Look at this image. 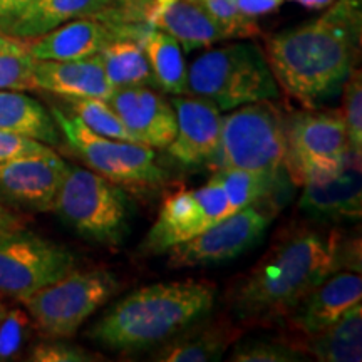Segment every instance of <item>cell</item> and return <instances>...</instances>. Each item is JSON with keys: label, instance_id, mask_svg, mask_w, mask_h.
Segmentation results:
<instances>
[{"label": "cell", "instance_id": "6da1fadb", "mask_svg": "<svg viewBox=\"0 0 362 362\" xmlns=\"http://www.w3.org/2000/svg\"><path fill=\"white\" fill-rule=\"evenodd\" d=\"M362 0H334L322 16L265 40V56L288 96L307 107L334 98L361 52Z\"/></svg>", "mask_w": 362, "mask_h": 362}, {"label": "cell", "instance_id": "7a4b0ae2", "mask_svg": "<svg viewBox=\"0 0 362 362\" xmlns=\"http://www.w3.org/2000/svg\"><path fill=\"white\" fill-rule=\"evenodd\" d=\"M346 250L337 233L325 237L310 228L282 233L228 291L232 319L242 325L287 319L307 293L341 270Z\"/></svg>", "mask_w": 362, "mask_h": 362}, {"label": "cell", "instance_id": "3957f363", "mask_svg": "<svg viewBox=\"0 0 362 362\" xmlns=\"http://www.w3.org/2000/svg\"><path fill=\"white\" fill-rule=\"evenodd\" d=\"M215 298L216 287L205 280L146 285L112 304L86 337L112 351L151 349L206 317Z\"/></svg>", "mask_w": 362, "mask_h": 362}, {"label": "cell", "instance_id": "277c9868", "mask_svg": "<svg viewBox=\"0 0 362 362\" xmlns=\"http://www.w3.org/2000/svg\"><path fill=\"white\" fill-rule=\"evenodd\" d=\"M187 94L232 111L243 104L280 98V86L257 44L237 42L202 54L188 67Z\"/></svg>", "mask_w": 362, "mask_h": 362}, {"label": "cell", "instance_id": "5b68a950", "mask_svg": "<svg viewBox=\"0 0 362 362\" xmlns=\"http://www.w3.org/2000/svg\"><path fill=\"white\" fill-rule=\"evenodd\" d=\"M52 210L81 237L103 245H119L128 233V198L96 171L71 166Z\"/></svg>", "mask_w": 362, "mask_h": 362}, {"label": "cell", "instance_id": "8992f818", "mask_svg": "<svg viewBox=\"0 0 362 362\" xmlns=\"http://www.w3.org/2000/svg\"><path fill=\"white\" fill-rule=\"evenodd\" d=\"M287 156V129L277 107L259 101L235 107L221 116L215 170L238 168L280 173Z\"/></svg>", "mask_w": 362, "mask_h": 362}, {"label": "cell", "instance_id": "52a82bcc", "mask_svg": "<svg viewBox=\"0 0 362 362\" xmlns=\"http://www.w3.org/2000/svg\"><path fill=\"white\" fill-rule=\"evenodd\" d=\"M119 287V280L110 270L76 269L21 302L40 332L47 337L66 339L74 336Z\"/></svg>", "mask_w": 362, "mask_h": 362}, {"label": "cell", "instance_id": "ba28073f", "mask_svg": "<svg viewBox=\"0 0 362 362\" xmlns=\"http://www.w3.org/2000/svg\"><path fill=\"white\" fill-rule=\"evenodd\" d=\"M51 115L66 143L89 170L119 187L156 188L165 183V171L158 166L153 148L94 133L78 116L56 106Z\"/></svg>", "mask_w": 362, "mask_h": 362}, {"label": "cell", "instance_id": "9c48e42d", "mask_svg": "<svg viewBox=\"0 0 362 362\" xmlns=\"http://www.w3.org/2000/svg\"><path fill=\"white\" fill-rule=\"evenodd\" d=\"M78 269L69 248L24 228L0 233V293L22 300Z\"/></svg>", "mask_w": 362, "mask_h": 362}, {"label": "cell", "instance_id": "30bf717a", "mask_svg": "<svg viewBox=\"0 0 362 362\" xmlns=\"http://www.w3.org/2000/svg\"><path fill=\"white\" fill-rule=\"evenodd\" d=\"M285 166L298 185L337 173L349 160L346 124L337 112H304L285 126Z\"/></svg>", "mask_w": 362, "mask_h": 362}, {"label": "cell", "instance_id": "8fae6325", "mask_svg": "<svg viewBox=\"0 0 362 362\" xmlns=\"http://www.w3.org/2000/svg\"><path fill=\"white\" fill-rule=\"evenodd\" d=\"M228 215H232V208L225 192L218 183L210 180L205 187L180 192L163 203L156 221L139 248L144 253L161 255Z\"/></svg>", "mask_w": 362, "mask_h": 362}, {"label": "cell", "instance_id": "7c38bea8", "mask_svg": "<svg viewBox=\"0 0 362 362\" xmlns=\"http://www.w3.org/2000/svg\"><path fill=\"white\" fill-rule=\"evenodd\" d=\"M270 221L272 215L265 210H259L257 205L235 211L205 232L166 252L168 267L197 269L237 259L264 238Z\"/></svg>", "mask_w": 362, "mask_h": 362}, {"label": "cell", "instance_id": "4fadbf2b", "mask_svg": "<svg viewBox=\"0 0 362 362\" xmlns=\"http://www.w3.org/2000/svg\"><path fill=\"white\" fill-rule=\"evenodd\" d=\"M69 165L57 156L34 155L0 163V203L29 211H51Z\"/></svg>", "mask_w": 362, "mask_h": 362}, {"label": "cell", "instance_id": "5bb4252c", "mask_svg": "<svg viewBox=\"0 0 362 362\" xmlns=\"http://www.w3.org/2000/svg\"><path fill=\"white\" fill-rule=\"evenodd\" d=\"M176 115V134L168 155L185 166L211 163L218 149L221 111L214 103L198 96L181 94L170 99Z\"/></svg>", "mask_w": 362, "mask_h": 362}, {"label": "cell", "instance_id": "9a60e30c", "mask_svg": "<svg viewBox=\"0 0 362 362\" xmlns=\"http://www.w3.org/2000/svg\"><path fill=\"white\" fill-rule=\"evenodd\" d=\"M138 143L165 149L176 134L173 104L146 86L115 89L107 99Z\"/></svg>", "mask_w": 362, "mask_h": 362}, {"label": "cell", "instance_id": "2e32d148", "mask_svg": "<svg viewBox=\"0 0 362 362\" xmlns=\"http://www.w3.org/2000/svg\"><path fill=\"white\" fill-rule=\"evenodd\" d=\"M298 208L319 221H359L362 215L361 158L352 155L337 173L302 185Z\"/></svg>", "mask_w": 362, "mask_h": 362}, {"label": "cell", "instance_id": "e0dca14e", "mask_svg": "<svg viewBox=\"0 0 362 362\" xmlns=\"http://www.w3.org/2000/svg\"><path fill=\"white\" fill-rule=\"evenodd\" d=\"M141 7L139 19L170 34L187 52L226 40L221 27L200 0H146Z\"/></svg>", "mask_w": 362, "mask_h": 362}, {"label": "cell", "instance_id": "ac0fdd59", "mask_svg": "<svg viewBox=\"0 0 362 362\" xmlns=\"http://www.w3.org/2000/svg\"><path fill=\"white\" fill-rule=\"evenodd\" d=\"M131 27H117L94 17H83L27 39L35 61H78L96 56L112 40L128 34Z\"/></svg>", "mask_w": 362, "mask_h": 362}, {"label": "cell", "instance_id": "d6986e66", "mask_svg": "<svg viewBox=\"0 0 362 362\" xmlns=\"http://www.w3.org/2000/svg\"><path fill=\"white\" fill-rule=\"evenodd\" d=\"M362 298L359 272H334L298 302L285 320L304 336L320 332L334 324L349 307Z\"/></svg>", "mask_w": 362, "mask_h": 362}, {"label": "cell", "instance_id": "ffe728a7", "mask_svg": "<svg viewBox=\"0 0 362 362\" xmlns=\"http://www.w3.org/2000/svg\"><path fill=\"white\" fill-rule=\"evenodd\" d=\"M34 86L66 101L89 98L107 101L115 93L98 54L78 61H35Z\"/></svg>", "mask_w": 362, "mask_h": 362}, {"label": "cell", "instance_id": "44dd1931", "mask_svg": "<svg viewBox=\"0 0 362 362\" xmlns=\"http://www.w3.org/2000/svg\"><path fill=\"white\" fill-rule=\"evenodd\" d=\"M242 336V329L232 319L208 320V315L168 339L153 354L161 362L220 361Z\"/></svg>", "mask_w": 362, "mask_h": 362}, {"label": "cell", "instance_id": "7402d4cb", "mask_svg": "<svg viewBox=\"0 0 362 362\" xmlns=\"http://www.w3.org/2000/svg\"><path fill=\"white\" fill-rule=\"evenodd\" d=\"M0 129L25 136L35 141L54 146L61 141V129L37 99L22 90H0Z\"/></svg>", "mask_w": 362, "mask_h": 362}, {"label": "cell", "instance_id": "603a6c76", "mask_svg": "<svg viewBox=\"0 0 362 362\" xmlns=\"http://www.w3.org/2000/svg\"><path fill=\"white\" fill-rule=\"evenodd\" d=\"M300 351L322 362H359L362 359L361 302L349 307L329 327L304 336Z\"/></svg>", "mask_w": 362, "mask_h": 362}, {"label": "cell", "instance_id": "cb8c5ba5", "mask_svg": "<svg viewBox=\"0 0 362 362\" xmlns=\"http://www.w3.org/2000/svg\"><path fill=\"white\" fill-rule=\"evenodd\" d=\"M138 40L148 57L155 88L171 96L187 94L188 67L178 40L146 24L139 29Z\"/></svg>", "mask_w": 362, "mask_h": 362}, {"label": "cell", "instance_id": "d4e9b609", "mask_svg": "<svg viewBox=\"0 0 362 362\" xmlns=\"http://www.w3.org/2000/svg\"><path fill=\"white\" fill-rule=\"evenodd\" d=\"M112 0H37L13 22L7 34L19 39L39 37L56 27L106 11Z\"/></svg>", "mask_w": 362, "mask_h": 362}, {"label": "cell", "instance_id": "484cf974", "mask_svg": "<svg viewBox=\"0 0 362 362\" xmlns=\"http://www.w3.org/2000/svg\"><path fill=\"white\" fill-rule=\"evenodd\" d=\"M139 29L141 27L131 29L128 34L115 39L98 54L106 78L115 89L133 88V86L155 88L148 57L138 40Z\"/></svg>", "mask_w": 362, "mask_h": 362}, {"label": "cell", "instance_id": "4316f807", "mask_svg": "<svg viewBox=\"0 0 362 362\" xmlns=\"http://www.w3.org/2000/svg\"><path fill=\"white\" fill-rule=\"evenodd\" d=\"M226 194L232 214L270 197L277 187L279 173L269 171H252L238 168H218L211 176Z\"/></svg>", "mask_w": 362, "mask_h": 362}, {"label": "cell", "instance_id": "83f0119b", "mask_svg": "<svg viewBox=\"0 0 362 362\" xmlns=\"http://www.w3.org/2000/svg\"><path fill=\"white\" fill-rule=\"evenodd\" d=\"M34 66L27 39L0 33V90L34 89Z\"/></svg>", "mask_w": 362, "mask_h": 362}, {"label": "cell", "instance_id": "f1b7e54d", "mask_svg": "<svg viewBox=\"0 0 362 362\" xmlns=\"http://www.w3.org/2000/svg\"><path fill=\"white\" fill-rule=\"evenodd\" d=\"M69 103L72 115L78 116L94 133L106 136V138L138 143L121 121V117L117 116V112L112 110L111 104L104 99H69Z\"/></svg>", "mask_w": 362, "mask_h": 362}, {"label": "cell", "instance_id": "f546056e", "mask_svg": "<svg viewBox=\"0 0 362 362\" xmlns=\"http://www.w3.org/2000/svg\"><path fill=\"white\" fill-rule=\"evenodd\" d=\"M304 359V352L297 346L269 337L237 341L230 354V361L235 362H297Z\"/></svg>", "mask_w": 362, "mask_h": 362}, {"label": "cell", "instance_id": "4dcf8cb0", "mask_svg": "<svg viewBox=\"0 0 362 362\" xmlns=\"http://www.w3.org/2000/svg\"><path fill=\"white\" fill-rule=\"evenodd\" d=\"M221 27L226 39H248L260 34L257 19L240 11L235 0H200Z\"/></svg>", "mask_w": 362, "mask_h": 362}, {"label": "cell", "instance_id": "1f68e13d", "mask_svg": "<svg viewBox=\"0 0 362 362\" xmlns=\"http://www.w3.org/2000/svg\"><path fill=\"white\" fill-rule=\"evenodd\" d=\"M344 111L347 141L352 155L362 156V78L361 71L354 69L344 83Z\"/></svg>", "mask_w": 362, "mask_h": 362}, {"label": "cell", "instance_id": "d6a6232c", "mask_svg": "<svg viewBox=\"0 0 362 362\" xmlns=\"http://www.w3.org/2000/svg\"><path fill=\"white\" fill-rule=\"evenodd\" d=\"M33 319L22 309L7 310L0 322V362L17 359L29 341Z\"/></svg>", "mask_w": 362, "mask_h": 362}, {"label": "cell", "instance_id": "836d02e7", "mask_svg": "<svg viewBox=\"0 0 362 362\" xmlns=\"http://www.w3.org/2000/svg\"><path fill=\"white\" fill-rule=\"evenodd\" d=\"M99 359L101 357L83 349L78 344L62 342L59 337L39 342L33 347L29 356V361L34 362H93Z\"/></svg>", "mask_w": 362, "mask_h": 362}, {"label": "cell", "instance_id": "e575fe53", "mask_svg": "<svg viewBox=\"0 0 362 362\" xmlns=\"http://www.w3.org/2000/svg\"><path fill=\"white\" fill-rule=\"evenodd\" d=\"M49 153H54V149L47 146V144L0 129V163L17 160V158L24 156L49 155Z\"/></svg>", "mask_w": 362, "mask_h": 362}, {"label": "cell", "instance_id": "d590c367", "mask_svg": "<svg viewBox=\"0 0 362 362\" xmlns=\"http://www.w3.org/2000/svg\"><path fill=\"white\" fill-rule=\"evenodd\" d=\"M35 2L37 0H0V33L7 34L13 22Z\"/></svg>", "mask_w": 362, "mask_h": 362}, {"label": "cell", "instance_id": "8d00e7d4", "mask_svg": "<svg viewBox=\"0 0 362 362\" xmlns=\"http://www.w3.org/2000/svg\"><path fill=\"white\" fill-rule=\"evenodd\" d=\"M235 2L243 13L257 19V17L274 12L275 8L282 6L284 0H235Z\"/></svg>", "mask_w": 362, "mask_h": 362}, {"label": "cell", "instance_id": "74e56055", "mask_svg": "<svg viewBox=\"0 0 362 362\" xmlns=\"http://www.w3.org/2000/svg\"><path fill=\"white\" fill-rule=\"evenodd\" d=\"M22 228V221L16 214H12L7 206L0 203V233L11 232V230Z\"/></svg>", "mask_w": 362, "mask_h": 362}, {"label": "cell", "instance_id": "f35d334b", "mask_svg": "<svg viewBox=\"0 0 362 362\" xmlns=\"http://www.w3.org/2000/svg\"><path fill=\"white\" fill-rule=\"evenodd\" d=\"M292 2L305 8H310V11H320V8H327L334 0H292Z\"/></svg>", "mask_w": 362, "mask_h": 362}, {"label": "cell", "instance_id": "ab89813d", "mask_svg": "<svg viewBox=\"0 0 362 362\" xmlns=\"http://www.w3.org/2000/svg\"><path fill=\"white\" fill-rule=\"evenodd\" d=\"M6 312H7V307H6V304H4V296H2V293H0V322H2V319H4V315H6Z\"/></svg>", "mask_w": 362, "mask_h": 362}]
</instances>
